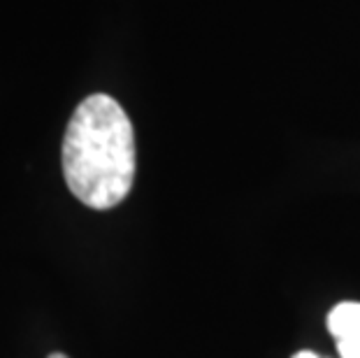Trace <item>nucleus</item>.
Here are the masks:
<instances>
[{
  "label": "nucleus",
  "instance_id": "2",
  "mask_svg": "<svg viewBox=\"0 0 360 358\" xmlns=\"http://www.w3.org/2000/svg\"><path fill=\"white\" fill-rule=\"evenodd\" d=\"M328 331L342 358H360V302H340L328 314Z\"/></svg>",
  "mask_w": 360,
  "mask_h": 358
},
{
  "label": "nucleus",
  "instance_id": "4",
  "mask_svg": "<svg viewBox=\"0 0 360 358\" xmlns=\"http://www.w3.org/2000/svg\"><path fill=\"white\" fill-rule=\"evenodd\" d=\"M49 358H68V356L65 354H51Z\"/></svg>",
  "mask_w": 360,
  "mask_h": 358
},
{
  "label": "nucleus",
  "instance_id": "3",
  "mask_svg": "<svg viewBox=\"0 0 360 358\" xmlns=\"http://www.w3.org/2000/svg\"><path fill=\"white\" fill-rule=\"evenodd\" d=\"M293 358H321V356H316L314 352H297Z\"/></svg>",
  "mask_w": 360,
  "mask_h": 358
},
{
  "label": "nucleus",
  "instance_id": "1",
  "mask_svg": "<svg viewBox=\"0 0 360 358\" xmlns=\"http://www.w3.org/2000/svg\"><path fill=\"white\" fill-rule=\"evenodd\" d=\"M135 131L124 108L105 94L82 101L63 140L68 188L91 210H110L135 181Z\"/></svg>",
  "mask_w": 360,
  "mask_h": 358
}]
</instances>
